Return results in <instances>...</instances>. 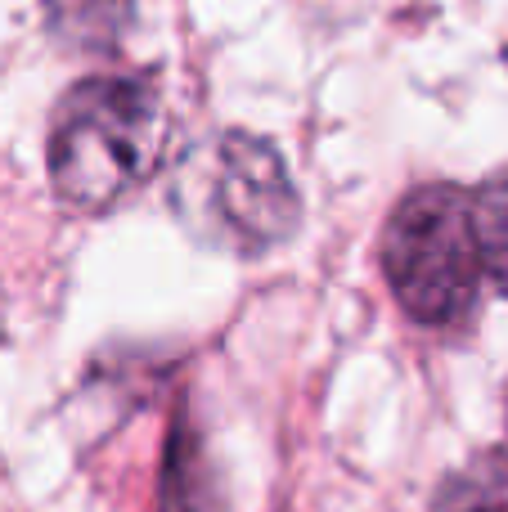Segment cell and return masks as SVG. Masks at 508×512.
Listing matches in <instances>:
<instances>
[{"label": "cell", "instance_id": "obj_2", "mask_svg": "<svg viewBox=\"0 0 508 512\" xmlns=\"http://www.w3.org/2000/svg\"><path fill=\"white\" fill-rule=\"evenodd\" d=\"M383 274L414 324L459 328L482 297V256L468 194L455 185H419L396 203L383 230Z\"/></svg>", "mask_w": 508, "mask_h": 512}, {"label": "cell", "instance_id": "obj_5", "mask_svg": "<svg viewBox=\"0 0 508 512\" xmlns=\"http://www.w3.org/2000/svg\"><path fill=\"white\" fill-rule=\"evenodd\" d=\"M45 27L72 50H113L135 18V0H41Z\"/></svg>", "mask_w": 508, "mask_h": 512}, {"label": "cell", "instance_id": "obj_1", "mask_svg": "<svg viewBox=\"0 0 508 512\" xmlns=\"http://www.w3.org/2000/svg\"><path fill=\"white\" fill-rule=\"evenodd\" d=\"M162 144V99L144 77H90L50 122V185L77 212H108L149 180Z\"/></svg>", "mask_w": 508, "mask_h": 512}, {"label": "cell", "instance_id": "obj_3", "mask_svg": "<svg viewBox=\"0 0 508 512\" xmlns=\"http://www.w3.org/2000/svg\"><path fill=\"white\" fill-rule=\"evenodd\" d=\"M176 203L207 243L257 256L288 239L297 225V189L270 140L225 131L180 162Z\"/></svg>", "mask_w": 508, "mask_h": 512}, {"label": "cell", "instance_id": "obj_6", "mask_svg": "<svg viewBox=\"0 0 508 512\" xmlns=\"http://www.w3.org/2000/svg\"><path fill=\"white\" fill-rule=\"evenodd\" d=\"M468 212H473L482 279H491L495 292L508 297V171L491 176L477 194H468Z\"/></svg>", "mask_w": 508, "mask_h": 512}, {"label": "cell", "instance_id": "obj_4", "mask_svg": "<svg viewBox=\"0 0 508 512\" xmlns=\"http://www.w3.org/2000/svg\"><path fill=\"white\" fill-rule=\"evenodd\" d=\"M162 512H221V486H216L212 459L203 450V436L194 432L185 414L176 418L162 459Z\"/></svg>", "mask_w": 508, "mask_h": 512}, {"label": "cell", "instance_id": "obj_7", "mask_svg": "<svg viewBox=\"0 0 508 512\" xmlns=\"http://www.w3.org/2000/svg\"><path fill=\"white\" fill-rule=\"evenodd\" d=\"M473 512H500V508H473Z\"/></svg>", "mask_w": 508, "mask_h": 512}]
</instances>
